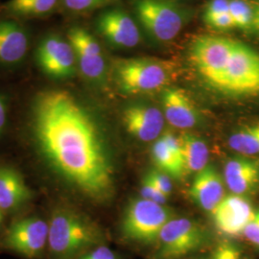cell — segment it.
Wrapping results in <instances>:
<instances>
[{"label": "cell", "instance_id": "cell-31", "mask_svg": "<svg viewBox=\"0 0 259 259\" xmlns=\"http://www.w3.org/2000/svg\"><path fill=\"white\" fill-rule=\"evenodd\" d=\"M79 259H117L115 253L112 250L106 247L100 246L96 249L91 250L90 252L85 253L83 256Z\"/></svg>", "mask_w": 259, "mask_h": 259}, {"label": "cell", "instance_id": "cell-33", "mask_svg": "<svg viewBox=\"0 0 259 259\" xmlns=\"http://www.w3.org/2000/svg\"><path fill=\"white\" fill-rule=\"evenodd\" d=\"M8 115H9L8 103L5 96L0 93V137L4 133L5 128L7 126Z\"/></svg>", "mask_w": 259, "mask_h": 259}, {"label": "cell", "instance_id": "cell-26", "mask_svg": "<svg viewBox=\"0 0 259 259\" xmlns=\"http://www.w3.org/2000/svg\"><path fill=\"white\" fill-rule=\"evenodd\" d=\"M228 13H230L229 0H210L204 9V22L207 23L213 19Z\"/></svg>", "mask_w": 259, "mask_h": 259}, {"label": "cell", "instance_id": "cell-14", "mask_svg": "<svg viewBox=\"0 0 259 259\" xmlns=\"http://www.w3.org/2000/svg\"><path fill=\"white\" fill-rule=\"evenodd\" d=\"M254 212L247 199L241 195L232 194L225 196L211 214L220 232L226 235L237 236L243 234Z\"/></svg>", "mask_w": 259, "mask_h": 259}, {"label": "cell", "instance_id": "cell-7", "mask_svg": "<svg viewBox=\"0 0 259 259\" xmlns=\"http://www.w3.org/2000/svg\"><path fill=\"white\" fill-rule=\"evenodd\" d=\"M171 219V212L163 204L141 198L128 205L122 230L131 240L148 244L158 240L159 233Z\"/></svg>", "mask_w": 259, "mask_h": 259}, {"label": "cell", "instance_id": "cell-12", "mask_svg": "<svg viewBox=\"0 0 259 259\" xmlns=\"http://www.w3.org/2000/svg\"><path fill=\"white\" fill-rule=\"evenodd\" d=\"M95 28L103 39L113 48L129 49L140 41V32L128 12L111 6L101 12L95 20Z\"/></svg>", "mask_w": 259, "mask_h": 259}, {"label": "cell", "instance_id": "cell-32", "mask_svg": "<svg viewBox=\"0 0 259 259\" xmlns=\"http://www.w3.org/2000/svg\"><path fill=\"white\" fill-rule=\"evenodd\" d=\"M206 24H208L209 26L215 28V29H219V30H228V29L235 28L230 13L219 16V17L213 19L212 20H210L209 22H207Z\"/></svg>", "mask_w": 259, "mask_h": 259}, {"label": "cell", "instance_id": "cell-6", "mask_svg": "<svg viewBox=\"0 0 259 259\" xmlns=\"http://www.w3.org/2000/svg\"><path fill=\"white\" fill-rule=\"evenodd\" d=\"M37 68L54 81H65L74 77L78 66L74 49L66 37L49 32L38 39L34 49Z\"/></svg>", "mask_w": 259, "mask_h": 259}, {"label": "cell", "instance_id": "cell-2", "mask_svg": "<svg viewBox=\"0 0 259 259\" xmlns=\"http://www.w3.org/2000/svg\"><path fill=\"white\" fill-rule=\"evenodd\" d=\"M48 224L47 247L53 259H72L99 240V233L93 225L70 210H57Z\"/></svg>", "mask_w": 259, "mask_h": 259}, {"label": "cell", "instance_id": "cell-19", "mask_svg": "<svg viewBox=\"0 0 259 259\" xmlns=\"http://www.w3.org/2000/svg\"><path fill=\"white\" fill-rule=\"evenodd\" d=\"M224 176L233 194L249 193L259 185V164L245 157L232 158L225 166Z\"/></svg>", "mask_w": 259, "mask_h": 259}, {"label": "cell", "instance_id": "cell-29", "mask_svg": "<svg viewBox=\"0 0 259 259\" xmlns=\"http://www.w3.org/2000/svg\"><path fill=\"white\" fill-rule=\"evenodd\" d=\"M212 259H240V251L231 243H222L214 250Z\"/></svg>", "mask_w": 259, "mask_h": 259}, {"label": "cell", "instance_id": "cell-16", "mask_svg": "<svg viewBox=\"0 0 259 259\" xmlns=\"http://www.w3.org/2000/svg\"><path fill=\"white\" fill-rule=\"evenodd\" d=\"M162 105L164 118L173 127L190 129L197 125L199 118L197 108L185 91L176 88L164 90Z\"/></svg>", "mask_w": 259, "mask_h": 259}, {"label": "cell", "instance_id": "cell-4", "mask_svg": "<svg viewBox=\"0 0 259 259\" xmlns=\"http://www.w3.org/2000/svg\"><path fill=\"white\" fill-rule=\"evenodd\" d=\"M236 40L215 35H201L192 40L188 55L195 69L206 83L219 90L226 65Z\"/></svg>", "mask_w": 259, "mask_h": 259}, {"label": "cell", "instance_id": "cell-3", "mask_svg": "<svg viewBox=\"0 0 259 259\" xmlns=\"http://www.w3.org/2000/svg\"><path fill=\"white\" fill-rule=\"evenodd\" d=\"M168 60L139 57L119 59L113 63V76L119 90L127 94L151 93L164 88L175 74Z\"/></svg>", "mask_w": 259, "mask_h": 259}, {"label": "cell", "instance_id": "cell-1", "mask_svg": "<svg viewBox=\"0 0 259 259\" xmlns=\"http://www.w3.org/2000/svg\"><path fill=\"white\" fill-rule=\"evenodd\" d=\"M28 127L37 155L67 185L95 201L114 191V168L94 115L73 93L47 88L32 97Z\"/></svg>", "mask_w": 259, "mask_h": 259}, {"label": "cell", "instance_id": "cell-9", "mask_svg": "<svg viewBox=\"0 0 259 259\" xmlns=\"http://www.w3.org/2000/svg\"><path fill=\"white\" fill-rule=\"evenodd\" d=\"M66 37L74 49L78 70L83 78L96 84L104 83L108 74V65L99 40L81 26L69 28Z\"/></svg>", "mask_w": 259, "mask_h": 259}, {"label": "cell", "instance_id": "cell-18", "mask_svg": "<svg viewBox=\"0 0 259 259\" xmlns=\"http://www.w3.org/2000/svg\"><path fill=\"white\" fill-rule=\"evenodd\" d=\"M32 198V191L19 172L0 166V207L4 212L15 211Z\"/></svg>", "mask_w": 259, "mask_h": 259}, {"label": "cell", "instance_id": "cell-27", "mask_svg": "<svg viewBox=\"0 0 259 259\" xmlns=\"http://www.w3.org/2000/svg\"><path fill=\"white\" fill-rule=\"evenodd\" d=\"M141 196L143 199H146L159 204H164L167 201L166 195L163 194L158 188L149 181L146 177L142 182Z\"/></svg>", "mask_w": 259, "mask_h": 259}, {"label": "cell", "instance_id": "cell-35", "mask_svg": "<svg viewBox=\"0 0 259 259\" xmlns=\"http://www.w3.org/2000/svg\"><path fill=\"white\" fill-rule=\"evenodd\" d=\"M3 219H4V211L0 207V228H1L2 224H3Z\"/></svg>", "mask_w": 259, "mask_h": 259}, {"label": "cell", "instance_id": "cell-21", "mask_svg": "<svg viewBox=\"0 0 259 259\" xmlns=\"http://www.w3.org/2000/svg\"><path fill=\"white\" fill-rule=\"evenodd\" d=\"M179 139L182 145L185 174H197L207 166L209 152L203 139L189 133L182 134Z\"/></svg>", "mask_w": 259, "mask_h": 259}, {"label": "cell", "instance_id": "cell-23", "mask_svg": "<svg viewBox=\"0 0 259 259\" xmlns=\"http://www.w3.org/2000/svg\"><path fill=\"white\" fill-rule=\"evenodd\" d=\"M229 145L233 151L242 155L259 154V123L237 131L229 139Z\"/></svg>", "mask_w": 259, "mask_h": 259}, {"label": "cell", "instance_id": "cell-20", "mask_svg": "<svg viewBox=\"0 0 259 259\" xmlns=\"http://www.w3.org/2000/svg\"><path fill=\"white\" fill-rule=\"evenodd\" d=\"M62 0H8L1 8L4 18L26 21L47 19L61 11Z\"/></svg>", "mask_w": 259, "mask_h": 259}, {"label": "cell", "instance_id": "cell-22", "mask_svg": "<svg viewBox=\"0 0 259 259\" xmlns=\"http://www.w3.org/2000/svg\"><path fill=\"white\" fill-rule=\"evenodd\" d=\"M152 157L159 171L168 176L180 179L185 175L184 167L172 155L161 137L156 140L152 147Z\"/></svg>", "mask_w": 259, "mask_h": 259}, {"label": "cell", "instance_id": "cell-25", "mask_svg": "<svg viewBox=\"0 0 259 259\" xmlns=\"http://www.w3.org/2000/svg\"><path fill=\"white\" fill-rule=\"evenodd\" d=\"M118 0H62L61 10L67 14L81 15L113 6Z\"/></svg>", "mask_w": 259, "mask_h": 259}, {"label": "cell", "instance_id": "cell-28", "mask_svg": "<svg viewBox=\"0 0 259 259\" xmlns=\"http://www.w3.org/2000/svg\"><path fill=\"white\" fill-rule=\"evenodd\" d=\"M145 177L148 179L153 185L158 188L163 194L166 195L167 197L171 194L172 189H173V185L171 183L170 177L168 175L164 174L163 172H161L159 170L158 171L154 170V171L149 172L148 174Z\"/></svg>", "mask_w": 259, "mask_h": 259}, {"label": "cell", "instance_id": "cell-11", "mask_svg": "<svg viewBox=\"0 0 259 259\" xmlns=\"http://www.w3.org/2000/svg\"><path fill=\"white\" fill-rule=\"evenodd\" d=\"M203 230L187 218H172L159 233L160 255L163 258L176 259L199 249L204 243Z\"/></svg>", "mask_w": 259, "mask_h": 259}, {"label": "cell", "instance_id": "cell-17", "mask_svg": "<svg viewBox=\"0 0 259 259\" xmlns=\"http://www.w3.org/2000/svg\"><path fill=\"white\" fill-rule=\"evenodd\" d=\"M189 195L203 209L212 212L225 197L224 184L220 174L212 166L198 172L189 188Z\"/></svg>", "mask_w": 259, "mask_h": 259}, {"label": "cell", "instance_id": "cell-15", "mask_svg": "<svg viewBox=\"0 0 259 259\" xmlns=\"http://www.w3.org/2000/svg\"><path fill=\"white\" fill-rule=\"evenodd\" d=\"M164 115L156 107L148 105H132L123 111V123L126 130L142 141H152L159 138Z\"/></svg>", "mask_w": 259, "mask_h": 259}, {"label": "cell", "instance_id": "cell-30", "mask_svg": "<svg viewBox=\"0 0 259 259\" xmlns=\"http://www.w3.org/2000/svg\"><path fill=\"white\" fill-rule=\"evenodd\" d=\"M243 235L247 240L259 248V210L254 212L253 217L246 226Z\"/></svg>", "mask_w": 259, "mask_h": 259}, {"label": "cell", "instance_id": "cell-10", "mask_svg": "<svg viewBox=\"0 0 259 259\" xmlns=\"http://www.w3.org/2000/svg\"><path fill=\"white\" fill-rule=\"evenodd\" d=\"M48 222L38 217H27L10 226L3 245L27 258H37L48 246Z\"/></svg>", "mask_w": 259, "mask_h": 259}, {"label": "cell", "instance_id": "cell-13", "mask_svg": "<svg viewBox=\"0 0 259 259\" xmlns=\"http://www.w3.org/2000/svg\"><path fill=\"white\" fill-rule=\"evenodd\" d=\"M32 47V34L20 20L0 18V65L14 67L27 59Z\"/></svg>", "mask_w": 259, "mask_h": 259}, {"label": "cell", "instance_id": "cell-5", "mask_svg": "<svg viewBox=\"0 0 259 259\" xmlns=\"http://www.w3.org/2000/svg\"><path fill=\"white\" fill-rule=\"evenodd\" d=\"M133 7L140 24L159 41L174 39L185 25V12L170 0H133Z\"/></svg>", "mask_w": 259, "mask_h": 259}, {"label": "cell", "instance_id": "cell-8", "mask_svg": "<svg viewBox=\"0 0 259 259\" xmlns=\"http://www.w3.org/2000/svg\"><path fill=\"white\" fill-rule=\"evenodd\" d=\"M218 91L234 95L259 93V53L236 41Z\"/></svg>", "mask_w": 259, "mask_h": 259}, {"label": "cell", "instance_id": "cell-34", "mask_svg": "<svg viewBox=\"0 0 259 259\" xmlns=\"http://www.w3.org/2000/svg\"><path fill=\"white\" fill-rule=\"evenodd\" d=\"M252 6L253 19H252V31L259 34V0L250 1Z\"/></svg>", "mask_w": 259, "mask_h": 259}, {"label": "cell", "instance_id": "cell-24", "mask_svg": "<svg viewBox=\"0 0 259 259\" xmlns=\"http://www.w3.org/2000/svg\"><path fill=\"white\" fill-rule=\"evenodd\" d=\"M230 14L232 16L234 27L244 31L252 30V6L248 0H229Z\"/></svg>", "mask_w": 259, "mask_h": 259}]
</instances>
